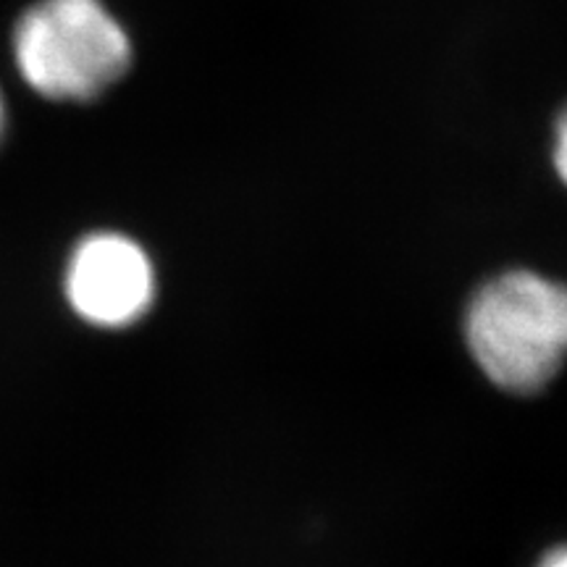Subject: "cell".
Here are the masks:
<instances>
[{"label": "cell", "instance_id": "obj_1", "mask_svg": "<svg viewBox=\"0 0 567 567\" xmlns=\"http://www.w3.org/2000/svg\"><path fill=\"white\" fill-rule=\"evenodd\" d=\"M465 344L502 392L530 396L567 363V284L536 271H505L465 308Z\"/></svg>", "mask_w": 567, "mask_h": 567}, {"label": "cell", "instance_id": "obj_2", "mask_svg": "<svg viewBox=\"0 0 567 567\" xmlns=\"http://www.w3.org/2000/svg\"><path fill=\"white\" fill-rule=\"evenodd\" d=\"M24 82L48 101L87 103L132 66V40L103 0H40L13 30Z\"/></svg>", "mask_w": 567, "mask_h": 567}, {"label": "cell", "instance_id": "obj_3", "mask_svg": "<svg viewBox=\"0 0 567 567\" xmlns=\"http://www.w3.org/2000/svg\"><path fill=\"white\" fill-rule=\"evenodd\" d=\"M66 300L82 321L97 329L137 323L155 300L151 255L126 234H90L69 258Z\"/></svg>", "mask_w": 567, "mask_h": 567}, {"label": "cell", "instance_id": "obj_4", "mask_svg": "<svg viewBox=\"0 0 567 567\" xmlns=\"http://www.w3.org/2000/svg\"><path fill=\"white\" fill-rule=\"evenodd\" d=\"M551 166H555L557 179L567 189V103L557 113L555 130H551Z\"/></svg>", "mask_w": 567, "mask_h": 567}, {"label": "cell", "instance_id": "obj_5", "mask_svg": "<svg viewBox=\"0 0 567 567\" xmlns=\"http://www.w3.org/2000/svg\"><path fill=\"white\" fill-rule=\"evenodd\" d=\"M536 567H567V544H565V547L551 549L549 555L544 557Z\"/></svg>", "mask_w": 567, "mask_h": 567}, {"label": "cell", "instance_id": "obj_6", "mask_svg": "<svg viewBox=\"0 0 567 567\" xmlns=\"http://www.w3.org/2000/svg\"><path fill=\"white\" fill-rule=\"evenodd\" d=\"M6 132V103H3V92H0V140H3Z\"/></svg>", "mask_w": 567, "mask_h": 567}]
</instances>
